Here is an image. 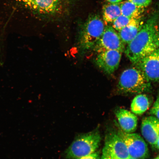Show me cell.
I'll return each instance as SVG.
<instances>
[{
    "instance_id": "8",
    "label": "cell",
    "mask_w": 159,
    "mask_h": 159,
    "mask_svg": "<svg viewBox=\"0 0 159 159\" xmlns=\"http://www.w3.org/2000/svg\"><path fill=\"white\" fill-rule=\"evenodd\" d=\"M136 65L150 82H159V48L141 59Z\"/></svg>"
},
{
    "instance_id": "1",
    "label": "cell",
    "mask_w": 159,
    "mask_h": 159,
    "mask_svg": "<svg viewBox=\"0 0 159 159\" xmlns=\"http://www.w3.org/2000/svg\"><path fill=\"white\" fill-rule=\"evenodd\" d=\"M159 23V11L156 10L144 23L138 34L127 44L124 52L133 64H136L158 48Z\"/></svg>"
},
{
    "instance_id": "13",
    "label": "cell",
    "mask_w": 159,
    "mask_h": 159,
    "mask_svg": "<svg viewBox=\"0 0 159 159\" xmlns=\"http://www.w3.org/2000/svg\"><path fill=\"white\" fill-rule=\"evenodd\" d=\"M142 18L134 19L130 24L119 31V34L123 42L128 44L138 34L144 24Z\"/></svg>"
},
{
    "instance_id": "10",
    "label": "cell",
    "mask_w": 159,
    "mask_h": 159,
    "mask_svg": "<svg viewBox=\"0 0 159 159\" xmlns=\"http://www.w3.org/2000/svg\"><path fill=\"white\" fill-rule=\"evenodd\" d=\"M141 132L147 142L153 148H156L159 136V120L151 115L143 119Z\"/></svg>"
},
{
    "instance_id": "21",
    "label": "cell",
    "mask_w": 159,
    "mask_h": 159,
    "mask_svg": "<svg viewBox=\"0 0 159 159\" xmlns=\"http://www.w3.org/2000/svg\"><path fill=\"white\" fill-rule=\"evenodd\" d=\"M18 1L23 3L26 7H28L33 0H18Z\"/></svg>"
},
{
    "instance_id": "9",
    "label": "cell",
    "mask_w": 159,
    "mask_h": 159,
    "mask_svg": "<svg viewBox=\"0 0 159 159\" xmlns=\"http://www.w3.org/2000/svg\"><path fill=\"white\" fill-rule=\"evenodd\" d=\"M122 53L114 50L99 53L95 58V64L106 74H112L118 68Z\"/></svg>"
},
{
    "instance_id": "7",
    "label": "cell",
    "mask_w": 159,
    "mask_h": 159,
    "mask_svg": "<svg viewBox=\"0 0 159 159\" xmlns=\"http://www.w3.org/2000/svg\"><path fill=\"white\" fill-rule=\"evenodd\" d=\"M125 45L116 30L112 26L107 25L93 50L98 53L110 50L123 53L126 48Z\"/></svg>"
},
{
    "instance_id": "12",
    "label": "cell",
    "mask_w": 159,
    "mask_h": 159,
    "mask_svg": "<svg viewBox=\"0 0 159 159\" xmlns=\"http://www.w3.org/2000/svg\"><path fill=\"white\" fill-rule=\"evenodd\" d=\"M115 115L124 132L133 133L136 130L138 118L136 115L126 109L120 108L116 110Z\"/></svg>"
},
{
    "instance_id": "20",
    "label": "cell",
    "mask_w": 159,
    "mask_h": 159,
    "mask_svg": "<svg viewBox=\"0 0 159 159\" xmlns=\"http://www.w3.org/2000/svg\"><path fill=\"white\" fill-rule=\"evenodd\" d=\"M75 159H101V157L99 152H96L88 156Z\"/></svg>"
},
{
    "instance_id": "25",
    "label": "cell",
    "mask_w": 159,
    "mask_h": 159,
    "mask_svg": "<svg viewBox=\"0 0 159 159\" xmlns=\"http://www.w3.org/2000/svg\"><path fill=\"white\" fill-rule=\"evenodd\" d=\"M137 159L132 158V157H130L128 159Z\"/></svg>"
},
{
    "instance_id": "6",
    "label": "cell",
    "mask_w": 159,
    "mask_h": 159,
    "mask_svg": "<svg viewBox=\"0 0 159 159\" xmlns=\"http://www.w3.org/2000/svg\"><path fill=\"white\" fill-rule=\"evenodd\" d=\"M118 133L126 145L130 157L137 159H146L148 157V145L140 135L127 133L122 130Z\"/></svg>"
},
{
    "instance_id": "4",
    "label": "cell",
    "mask_w": 159,
    "mask_h": 159,
    "mask_svg": "<svg viewBox=\"0 0 159 159\" xmlns=\"http://www.w3.org/2000/svg\"><path fill=\"white\" fill-rule=\"evenodd\" d=\"M101 141L98 129L77 137L66 152V158L75 159L88 156L96 152Z\"/></svg>"
},
{
    "instance_id": "2",
    "label": "cell",
    "mask_w": 159,
    "mask_h": 159,
    "mask_svg": "<svg viewBox=\"0 0 159 159\" xmlns=\"http://www.w3.org/2000/svg\"><path fill=\"white\" fill-rule=\"evenodd\" d=\"M117 88L119 92L126 94H140L151 89V82L137 67L125 70L122 73Z\"/></svg>"
},
{
    "instance_id": "18",
    "label": "cell",
    "mask_w": 159,
    "mask_h": 159,
    "mask_svg": "<svg viewBox=\"0 0 159 159\" xmlns=\"http://www.w3.org/2000/svg\"><path fill=\"white\" fill-rule=\"evenodd\" d=\"M149 113L152 116L156 117L159 120V94L152 108L150 109Z\"/></svg>"
},
{
    "instance_id": "19",
    "label": "cell",
    "mask_w": 159,
    "mask_h": 159,
    "mask_svg": "<svg viewBox=\"0 0 159 159\" xmlns=\"http://www.w3.org/2000/svg\"><path fill=\"white\" fill-rule=\"evenodd\" d=\"M128 1L134 4L139 7L144 8L150 4L152 0H128Z\"/></svg>"
},
{
    "instance_id": "17",
    "label": "cell",
    "mask_w": 159,
    "mask_h": 159,
    "mask_svg": "<svg viewBox=\"0 0 159 159\" xmlns=\"http://www.w3.org/2000/svg\"><path fill=\"white\" fill-rule=\"evenodd\" d=\"M134 19L121 15L113 21L112 27L116 30L119 31L130 24Z\"/></svg>"
},
{
    "instance_id": "22",
    "label": "cell",
    "mask_w": 159,
    "mask_h": 159,
    "mask_svg": "<svg viewBox=\"0 0 159 159\" xmlns=\"http://www.w3.org/2000/svg\"><path fill=\"white\" fill-rule=\"evenodd\" d=\"M109 3H119L122 1V0H107Z\"/></svg>"
},
{
    "instance_id": "5",
    "label": "cell",
    "mask_w": 159,
    "mask_h": 159,
    "mask_svg": "<svg viewBox=\"0 0 159 159\" xmlns=\"http://www.w3.org/2000/svg\"><path fill=\"white\" fill-rule=\"evenodd\" d=\"M130 157L118 133L111 132L107 135L101 159H127Z\"/></svg>"
},
{
    "instance_id": "3",
    "label": "cell",
    "mask_w": 159,
    "mask_h": 159,
    "mask_svg": "<svg viewBox=\"0 0 159 159\" xmlns=\"http://www.w3.org/2000/svg\"><path fill=\"white\" fill-rule=\"evenodd\" d=\"M104 21L99 16H89L81 29L79 39L80 49L83 53L93 50L104 32Z\"/></svg>"
},
{
    "instance_id": "24",
    "label": "cell",
    "mask_w": 159,
    "mask_h": 159,
    "mask_svg": "<svg viewBox=\"0 0 159 159\" xmlns=\"http://www.w3.org/2000/svg\"><path fill=\"white\" fill-rule=\"evenodd\" d=\"M157 39L158 45V48H159V28L157 32Z\"/></svg>"
},
{
    "instance_id": "26",
    "label": "cell",
    "mask_w": 159,
    "mask_h": 159,
    "mask_svg": "<svg viewBox=\"0 0 159 159\" xmlns=\"http://www.w3.org/2000/svg\"><path fill=\"white\" fill-rule=\"evenodd\" d=\"M154 159H159V156L156 157V158H155Z\"/></svg>"
},
{
    "instance_id": "14",
    "label": "cell",
    "mask_w": 159,
    "mask_h": 159,
    "mask_svg": "<svg viewBox=\"0 0 159 159\" xmlns=\"http://www.w3.org/2000/svg\"><path fill=\"white\" fill-rule=\"evenodd\" d=\"M150 102L147 95L140 94L133 99L131 105V110L136 115L144 114L150 108Z\"/></svg>"
},
{
    "instance_id": "15",
    "label": "cell",
    "mask_w": 159,
    "mask_h": 159,
    "mask_svg": "<svg viewBox=\"0 0 159 159\" xmlns=\"http://www.w3.org/2000/svg\"><path fill=\"white\" fill-rule=\"evenodd\" d=\"M120 6L122 15L132 19L142 17L144 11V8L139 7L128 1L123 2Z\"/></svg>"
},
{
    "instance_id": "23",
    "label": "cell",
    "mask_w": 159,
    "mask_h": 159,
    "mask_svg": "<svg viewBox=\"0 0 159 159\" xmlns=\"http://www.w3.org/2000/svg\"><path fill=\"white\" fill-rule=\"evenodd\" d=\"M156 148L159 149V136H158L157 141Z\"/></svg>"
},
{
    "instance_id": "16",
    "label": "cell",
    "mask_w": 159,
    "mask_h": 159,
    "mask_svg": "<svg viewBox=\"0 0 159 159\" xmlns=\"http://www.w3.org/2000/svg\"><path fill=\"white\" fill-rule=\"evenodd\" d=\"M103 18L105 23L113 22L119 16L122 15L119 3H108L103 6Z\"/></svg>"
},
{
    "instance_id": "11",
    "label": "cell",
    "mask_w": 159,
    "mask_h": 159,
    "mask_svg": "<svg viewBox=\"0 0 159 159\" xmlns=\"http://www.w3.org/2000/svg\"><path fill=\"white\" fill-rule=\"evenodd\" d=\"M65 0H33L28 8L42 15H50L58 13L62 9Z\"/></svg>"
}]
</instances>
